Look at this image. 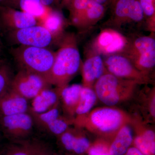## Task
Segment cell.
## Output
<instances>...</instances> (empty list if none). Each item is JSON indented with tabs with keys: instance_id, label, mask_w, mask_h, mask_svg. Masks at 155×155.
Instances as JSON below:
<instances>
[{
	"instance_id": "obj_1",
	"label": "cell",
	"mask_w": 155,
	"mask_h": 155,
	"mask_svg": "<svg viewBox=\"0 0 155 155\" xmlns=\"http://www.w3.org/2000/svg\"><path fill=\"white\" fill-rule=\"evenodd\" d=\"M132 119L122 109L106 106L95 108L85 115L75 116L72 125L111 141L122 127L130 125Z\"/></svg>"
},
{
	"instance_id": "obj_2",
	"label": "cell",
	"mask_w": 155,
	"mask_h": 155,
	"mask_svg": "<svg viewBox=\"0 0 155 155\" xmlns=\"http://www.w3.org/2000/svg\"><path fill=\"white\" fill-rule=\"evenodd\" d=\"M55 52L50 73L51 85L61 89L69 85L81 67V60L77 38L73 33H65Z\"/></svg>"
},
{
	"instance_id": "obj_3",
	"label": "cell",
	"mask_w": 155,
	"mask_h": 155,
	"mask_svg": "<svg viewBox=\"0 0 155 155\" xmlns=\"http://www.w3.org/2000/svg\"><path fill=\"white\" fill-rule=\"evenodd\" d=\"M11 52L19 70L37 73L49 82L55 52L48 48L18 45L11 49Z\"/></svg>"
},
{
	"instance_id": "obj_4",
	"label": "cell",
	"mask_w": 155,
	"mask_h": 155,
	"mask_svg": "<svg viewBox=\"0 0 155 155\" xmlns=\"http://www.w3.org/2000/svg\"><path fill=\"white\" fill-rule=\"evenodd\" d=\"M139 84L107 72L97 80L93 89L97 99L107 106L114 107L133 96Z\"/></svg>"
},
{
	"instance_id": "obj_5",
	"label": "cell",
	"mask_w": 155,
	"mask_h": 155,
	"mask_svg": "<svg viewBox=\"0 0 155 155\" xmlns=\"http://www.w3.org/2000/svg\"><path fill=\"white\" fill-rule=\"evenodd\" d=\"M119 54L127 58L141 72L150 75L155 66L154 33L128 40Z\"/></svg>"
},
{
	"instance_id": "obj_6",
	"label": "cell",
	"mask_w": 155,
	"mask_h": 155,
	"mask_svg": "<svg viewBox=\"0 0 155 155\" xmlns=\"http://www.w3.org/2000/svg\"><path fill=\"white\" fill-rule=\"evenodd\" d=\"M7 38L13 45L48 48L58 45L52 35L44 27L38 25L7 32Z\"/></svg>"
},
{
	"instance_id": "obj_7",
	"label": "cell",
	"mask_w": 155,
	"mask_h": 155,
	"mask_svg": "<svg viewBox=\"0 0 155 155\" xmlns=\"http://www.w3.org/2000/svg\"><path fill=\"white\" fill-rule=\"evenodd\" d=\"M29 112L0 117V129L10 141L29 139L35 127Z\"/></svg>"
},
{
	"instance_id": "obj_8",
	"label": "cell",
	"mask_w": 155,
	"mask_h": 155,
	"mask_svg": "<svg viewBox=\"0 0 155 155\" xmlns=\"http://www.w3.org/2000/svg\"><path fill=\"white\" fill-rule=\"evenodd\" d=\"M106 70L116 77L136 81L139 84L151 82L150 75L137 69L127 58L117 54L107 56L104 60Z\"/></svg>"
},
{
	"instance_id": "obj_9",
	"label": "cell",
	"mask_w": 155,
	"mask_h": 155,
	"mask_svg": "<svg viewBox=\"0 0 155 155\" xmlns=\"http://www.w3.org/2000/svg\"><path fill=\"white\" fill-rule=\"evenodd\" d=\"M51 86L48 81L41 75L19 70L13 76L10 88L29 101L43 90Z\"/></svg>"
},
{
	"instance_id": "obj_10",
	"label": "cell",
	"mask_w": 155,
	"mask_h": 155,
	"mask_svg": "<svg viewBox=\"0 0 155 155\" xmlns=\"http://www.w3.org/2000/svg\"><path fill=\"white\" fill-rule=\"evenodd\" d=\"M127 41V39L118 31L105 28L101 31L95 39L92 51L107 56L119 54L124 49Z\"/></svg>"
},
{
	"instance_id": "obj_11",
	"label": "cell",
	"mask_w": 155,
	"mask_h": 155,
	"mask_svg": "<svg viewBox=\"0 0 155 155\" xmlns=\"http://www.w3.org/2000/svg\"><path fill=\"white\" fill-rule=\"evenodd\" d=\"M0 24L8 32L37 25V20L24 11L0 5Z\"/></svg>"
},
{
	"instance_id": "obj_12",
	"label": "cell",
	"mask_w": 155,
	"mask_h": 155,
	"mask_svg": "<svg viewBox=\"0 0 155 155\" xmlns=\"http://www.w3.org/2000/svg\"><path fill=\"white\" fill-rule=\"evenodd\" d=\"M81 64L82 86L93 89L96 81L107 72L101 55L93 51Z\"/></svg>"
},
{
	"instance_id": "obj_13",
	"label": "cell",
	"mask_w": 155,
	"mask_h": 155,
	"mask_svg": "<svg viewBox=\"0 0 155 155\" xmlns=\"http://www.w3.org/2000/svg\"><path fill=\"white\" fill-rule=\"evenodd\" d=\"M75 127H69L57 137L60 145L68 152L82 155L87 153L91 144L88 139L80 132L81 129Z\"/></svg>"
},
{
	"instance_id": "obj_14",
	"label": "cell",
	"mask_w": 155,
	"mask_h": 155,
	"mask_svg": "<svg viewBox=\"0 0 155 155\" xmlns=\"http://www.w3.org/2000/svg\"><path fill=\"white\" fill-rule=\"evenodd\" d=\"M116 23L114 25L121 26L126 22L139 23L144 18V14L138 0H119L115 11Z\"/></svg>"
},
{
	"instance_id": "obj_15",
	"label": "cell",
	"mask_w": 155,
	"mask_h": 155,
	"mask_svg": "<svg viewBox=\"0 0 155 155\" xmlns=\"http://www.w3.org/2000/svg\"><path fill=\"white\" fill-rule=\"evenodd\" d=\"M28 101L9 88L0 97V117L28 112Z\"/></svg>"
},
{
	"instance_id": "obj_16",
	"label": "cell",
	"mask_w": 155,
	"mask_h": 155,
	"mask_svg": "<svg viewBox=\"0 0 155 155\" xmlns=\"http://www.w3.org/2000/svg\"><path fill=\"white\" fill-rule=\"evenodd\" d=\"M37 20V25H41L46 28L59 45L65 35L64 30L67 25L61 12L48 8L44 15Z\"/></svg>"
},
{
	"instance_id": "obj_17",
	"label": "cell",
	"mask_w": 155,
	"mask_h": 155,
	"mask_svg": "<svg viewBox=\"0 0 155 155\" xmlns=\"http://www.w3.org/2000/svg\"><path fill=\"white\" fill-rule=\"evenodd\" d=\"M60 90L51 87L45 88L31 100L28 112L34 114L43 113L60 103Z\"/></svg>"
},
{
	"instance_id": "obj_18",
	"label": "cell",
	"mask_w": 155,
	"mask_h": 155,
	"mask_svg": "<svg viewBox=\"0 0 155 155\" xmlns=\"http://www.w3.org/2000/svg\"><path fill=\"white\" fill-rule=\"evenodd\" d=\"M104 11L102 5L91 0L86 9L70 19L71 23L80 29L88 28L102 18Z\"/></svg>"
},
{
	"instance_id": "obj_19",
	"label": "cell",
	"mask_w": 155,
	"mask_h": 155,
	"mask_svg": "<svg viewBox=\"0 0 155 155\" xmlns=\"http://www.w3.org/2000/svg\"><path fill=\"white\" fill-rule=\"evenodd\" d=\"M83 86L80 84L67 85L60 90V103L65 116L71 118L75 116Z\"/></svg>"
},
{
	"instance_id": "obj_20",
	"label": "cell",
	"mask_w": 155,
	"mask_h": 155,
	"mask_svg": "<svg viewBox=\"0 0 155 155\" xmlns=\"http://www.w3.org/2000/svg\"><path fill=\"white\" fill-rule=\"evenodd\" d=\"M133 131L130 125H124L116 133L110 141L111 155H124L132 144Z\"/></svg>"
},
{
	"instance_id": "obj_21",
	"label": "cell",
	"mask_w": 155,
	"mask_h": 155,
	"mask_svg": "<svg viewBox=\"0 0 155 155\" xmlns=\"http://www.w3.org/2000/svg\"><path fill=\"white\" fill-rule=\"evenodd\" d=\"M0 5L24 11L37 19L42 17L48 8L43 5L41 0H3Z\"/></svg>"
},
{
	"instance_id": "obj_22",
	"label": "cell",
	"mask_w": 155,
	"mask_h": 155,
	"mask_svg": "<svg viewBox=\"0 0 155 155\" xmlns=\"http://www.w3.org/2000/svg\"><path fill=\"white\" fill-rule=\"evenodd\" d=\"M39 141L30 139L10 141L0 152V155H33Z\"/></svg>"
},
{
	"instance_id": "obj_23",
	"label": "cell",
	"mask_w": 155,
	"mask_h": 155,
	"mask_svg": "<svg viewBox=\"0 0 155 155\" xmlns=\"http://www.w3.org/2000/svg\"><path fill=\"white\" fill-rule=\"evenodd\" d=\"M97 99V97L94 89L83 86L75 116H82L89 113L95 104Z\"/></svg>"
},
{
	"instance_id": "obj_24",
	"label": "cell",
	"mask_w": 155,
	"mask_h": 155,
	"mask_svg": "<svg viewBox=\"0 0 155 155\" xmlns=\"http://www.w3.org/2000/svg\"><path fill=\"white\" fill-rule=\"evenodd\" d=\"M60 107L59 103L52 109L43 113L34 114L29 112L33 118L35 126L44 131L49 124L61 115Z\"/></svg>"
},
{
	"instance_id": "obj_25",
	"label": "cell",
	"mask_w": 155,
	"mask_h": 155,
	"mask_svg": "<svg viewBox=\"0 0 155 155\" xmlns=\"http://www.w3.org/2000/svg\"><path fill=\"white\" fill-rule=\"evenodd\" d=\"M73 119L61 115L49 124L44 131L57 137L69 129L70 125L73 124Z\"/></svg>"
},
{
	"instance_id": "obj_26",
	"label": "cell",
	"mask_w": 155,
	"mask_h": 155,
	"mask_svg": "<svg viewBox=\"0 0 155 155\" xmlns=\"http://www.w3.org/2000/svg\"><path fill=\"white\" fill-rule=\"evenodd\" d=\"M14 75L10 65L5 62L0 64V97L10 88Z\"/></svg>"
},
{
	"instance_id": "obj_27",
	"label": "cell",
	"mask_w": 155,
	"mask_h": 155,
	"mask_svg": "<svg viewBox=\"0 0 155 155\" xmlns=\"http://www.w3.org/2000/svg\"><path fill=\"white\" fill-rule=\"evenodd\" d=\"M139 2L144 15L148 18L147 28L151 33H155V8L154 0H140Z\"/></svg>"
},
{
	"instance_id": "obj_28",
	"label": "cell",
	"mask_w": 155,
	"mask_h": 155,
	"mask_svg": "<svg viewBox=\"0 0 155 155\" xmlns=\"http://www.w3.org/2000/svg\"><path fill=\"white\" fill-rule=\"evenodd\" d=\"M110 143V140L99 137L91 144L87 153L88 155H111Z\"/></svg>"
},
{
	"instance_id": "obj_29",
	"label": "cell",
	"mask_w": 155,
	"mask_h": 155,
	"mask_svg": "<svg viewBox=\"0 0 155 155\" xmlns=\"http://www.w3.org/2000/svg\"><path fill=\"white\" fill-rule=\"evenodd\" d=\"M90 1L91 0H72L69 5L71 14L70 18L86 9Z\"/></svg>"
},
{
	"instance_id": "obj_30",
	"label": "cell",
	"mask_w": 155,
	"mask_h": 155,
	"mask_svg": "<svg viewBox=\"0 0 155 155\" xmlns=\"http://www.w3.org/2000/svg\"><path fill=\"white\" fill-rule=\"evenodd\" d=\"M49 146L39 142L33 155H54Z\"/></svg>"
},
{
	"instance_id": "obj_31",
	"label": "cell",
	"mask_w": 155,
	"mask_h": 155,
	"mask_svg": "<svg viewBox=\"0 0 155 155\" xmlns=\"http://www.w3.org/2000/svg\"><path fill=\"white\" fill-rule=\"evenodd\" d=\"M148 110L151 117L153 119L155 118V89H153L150 92L149 97L148 99Z\"/></svg>"
},
{
	"instance_id": "obj_32",
	"label": "cell",
	"mask_w": 155,
	"mask_h": 155,
	"mask_svg": "<svg viewBox=\"0 0 155 155\" xmlns=\"http://www.w3.org/2000/svg\"><path fill=\"white\" fill-rule=\"evenodd\" d=\"M61 0H41L42 4L45 7L53 8L61 3Z\"/></svg>"
},
{
	"instance_id": "obj_33",
	"label": "cell",
	"mask_w": 155,
	"mask_h": 155,
	"mask_svg": "<svg viewBox=\"0 0 155 155\" xmlns=\"http://www.w3.org/2000/svg\"><path fill=\"white\" fill-rule=\"evenodd\" d=\"M124 155H145L135 147H130Z\"/></svg>"
},
{
	"instance_id": "obj_34",
	"label": "cell",
	"mask_w": 155,
	"mask_h": 155,
	"mask_svg": "<svg viewBox=\"0 0 155 155\" xmlns=\"http://www.w3.org/2000/svg\"><path fill=\"white\" fill-rule=\"evenodd\" d=\"M3 31L2 28L1 24H0V57H1V54H2V53L3 48H4V45H3V43L2 39Z\"/></svg>"
},
{
	"instance_id": "obj_35",
	"label": "cell",
	"mask_w": 155,
	"mask_h": 155,
	"mask_svg": "<svg viewBox=\"0 0 155 155\" xmlns=\"http://www.w3.org/2000/svg\"><path fill=\"white\" fill-rule=\"evenodd\" d=\"M72 0H61V3L62 5L69 6Z\"/></svg>"
},
{
	"instance_id": "obj_36",
	"label": "cell",
	"mask_w": 155,
	"mask_h": 155,
	"mask_svg": "<svg viewBox=\"0 0 155 155\" xmlns=\"http://www.w3.org/2000/svg\"><path fill=\"white\" fill-rule=\"evenodd\" d=\"M92 1L101 4V5H102L104 3H105L107 2V0H92Z\"/></svg>"
},
{
	"instance_id": "obj_37",
	"label": "cell",
	"mask_w": 155,
	"mask_h": 155,
	"mask_svg": "<svg viewBox=\"0 0 155 155\" xmlns=\"http://www.w3.org/2000/svg\"><path fill=\"white\" fill-rule=\"evenodd\" d=\"M3 62H3V61H2V60H1V59H0V64H2Z\"/></svg>"
},
{
	"instance_id": "obj_38",
	"label": "cell",
	"mask_w": 155,
	"mask_h": 155,
	"mask_svg": "<svg viewBox=\"0 0 155 155\" xmlns=\"http://www.w3.org/2000/svg\"><path fill=\"white\" fill-rule=\"evenodd\" d=\"M54 155H61L57 154L54 153Z\"/></svg>"
},
{
	"instance_id": "obj_39",
	"label": "cell",
	"mask_w": 155,
	"mask_h": 155,
	"mask_svg": "<svg viewBox=\"0 0 155 155\" xmlns=\"http://www.w3.org/2000/svg\"><path fill=\"white\" fill-rule=\"evenodd\" d=\"M3 0H0V4H1V3L2 2Z\"/></svg>"
}]
</instances>
